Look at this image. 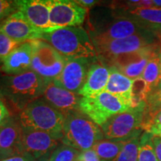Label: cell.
<instances>
[{
	"label": "cell",
	"mask_w": 161,
	"mask_h": 161,
	"mask_svg": "<svg viewBox=\"0 0 161 161\" xmlns=\"http://www.w3.org/2000/svg\"><path fill=\"white\" fill-rule=\"evenodd\" d=\"M80 153V151L61 143L52 153L49 161H76Z\"/></svg>",
	"instance_id": "484cf974"
},
{
	"label": "cell",
	"mask_w": 161,
	"mask_h": 161,
	"mask_svg": "<svg viewBox=\"0 0 161 161\" xmlns=\"http://www.w3.org/2000/svg\"><path fill=\"white\" fill-rule=\"evenodd\" d=\"M146 106V101H143L126 111L110 118L101 127L104 137L107 140H127L142 134Z\"/></svg>",
	"instance_id": "8992f818"
},
{
	"label": "cell",
	"mask_w": 161,
	"mask_h": 161,
	"mask_svg": "<svg viewBox=\"0 0 161 161\" xmlns=\"http://www.w3.org/2000/svg\"><path fill=\"white\" fill-rule=\"evenodd\" d=\"M17 11L42 34L56 30L50 22L48 0H17Z\"/></svg>",
	"instance_id": "9a60e30c"
},
{
	"label": "cell",
	"mask_w": 161,
	"mask_h": 161,
	"mask_svg": "<svg viewBox=\"0 0 161 161\" xmlns=\"http://www.w3.org/2000/svg\"><path fill=\"white\" fill-rule=\"evenodd\" d=\"M76 161H100L99 158L93 150L90 149L80 152Z\"/></svg>",
	"instance_id": "4dcf8cb0"
},
{
	"label": "cell",
	"mask_w": 161,
	"mask_h": 161,
	"mask_svg": "<svg viewBox=\"0 0 161 161\" xmlns=\"http://www.w3.org/2000/svg\"><path fill=\"white\" fill-rule=\"evenodd\" d=\"M0 31L21 43L29 40L40 39L43 35L19 11L0 23Z\"/></svg>",
	"instance_id": "e0dca14e"
},
{
	"label": "cell",
	"mask_w": 161,
	"mask_h": 161,
	"mask_svg": "<svg viewBox=\"0 0 161 161\" xmlns=\"http://www.w3.org/2000/svg\"><path fill=\"white\" fill-rule=\"evenodd\" d=\"M104 138L101 127L80 110L65 117L61 143L84 152L92 149L96 142Z\"/></svg>",
	"instance_id": "277c9868"
},
{
	"label": "cell",
	"mask_w": 161,
	"mask_h": 161,
	"mask_svg": "<svg viewBox=\"0 0 161 161\" xmlns=\"http://www.w3.org/2000/svg\"><path fill=\"white\" fill-rule=\"evenodd\" d=\"M82 96L56 86L53 82L46 86L41 98L64 116L80 110Z\"/></svg>",
	"instance_id": "2e32d148"
},
{
	"label": "cell",
	"mask_w": 161,
	"mask_h": 161,
	"mask_svg": "<svg viewBox=\"0 0 161 161\" xmlns=\"http://www.w3.org/2000/svg\"><path fill=\"white\" fill-rule=\"evenodd\" d=\"M19 153L31 154L36 160L51 154L61 144V140L47 132L23 129Z\"/></svg>",
	"instance_id": "7c38bea8"
},
{
	"label": "cell",
	"mask_w": 161,
	"mask_h": 161,
	"mask_svg": "<svg viewBox=\"0 0 161 161\" xmlns=\"http://www.w3.org/2000/svg\"><path fill=\"white\" fill-rule=\"evenodd\" d=\"M160 52V46L156 43L138 52L118 56L106 66L115 67L128 78L135 80L142 76L148 61Z\"/></svg>",
	"instance_id": "30bf717a"
},
{
	"label": "cell",
	"mask_w": 161,
	"mask_h": 161,
	"mask_svg": "<svg viewBox=\"0 0 161 161\" xmlns=\"http://www.w3.org/2000/svg\"><path fill=\"white\" fill-rule=\"evenodd\" d=\"M47 84L32 70L19 75H4L0 77V97L20 112L42 97Z\"/></svg>",
	"instance_id": "6da1fadb"
},
{
	"label": "cell",
	"mask_w": 161,
	"mask_h": 161,
	"mask_svg": "<svg viewBox=\"0 0 161 161\" xmlns=\"http://www.w3.org/2000/svg\"><path fill=\"white\" fill-rule=\"evenodd\" d=\"M109 68L110 77L104 91L132 102V88L134 80L123 75L115 67L110 66Z\"/></svg>",
	"instance_id": "44dd1931"
},
{
	"label": "cell",
	"mask_w": 161,
	"mask_h": 161,
	"mask_svg": "<svg viewBox=\"0 0 161 161\" xmlns=\"http://www.w3.org/2000/svg\"><path fill=\"white\" fill-rule=\"evenodd\" d=\"M34 46L31 70L51 83L59 75L64 69L66 58L43 40H32Z\"/></svg>",
	"instance_id": "ba28073f"
},
{
	"label": "cell",
	"mask_w": 161,
	"mask_h": 161,
	"mask_svg": "<svg viewBox=\"0 0 161 161\" xmlns=\"http://www.w3.org/2000/svg\"><path fill=\"white\" fill-rule=\"evenodd\" d=\"M75 1L76 3L86 9L90 8L98 3V1H95V0H75Z\"/></svg>",
	"instance_id": "e575fe53"
},
{
	"label": "cell",
	"mask_w": 161,
	"mask_h": 161,
	"mask_svg": "<svg viewBox=\"0 0 161 161\" xmlns=\"http://www.w3.org/2000/svg\"><path fill=\"white\" fill-rule=\"evenodd\" d=\"M158 37L152 32L137 34L124 39L92 41L96 49L98 60L107 65L110 60L125 54L138 52L158 43Z\"/></svg>",
	"instance_id": "52a82bcc"
},
{
	"label": "cell",
	"mask_w": 161,
	"mask_h": 161,
	"mask_svg": "<svg viewBox=\"0 0 161 161\" xmlns=\"http://www.w3.org/2000/svg\"><path fill=\"white\" fill-rule=\"evenodd\" d=\"M17 11V5L16 1L0 0V22L1 23Z\"/></svg>",
	"instance_id": "f1b7e54d"
},
{
	"label": "cell",
	"mask_w": 161,
	"mask_h": 161,
	"mask_svg": "<svg viewBox=\"0 0 161 161\" xmlns=\"http://www.w3.org/2000/svg\"><path fill=\"white\" fill-rule=\"evenodd\" d=\"M17 119L23 129L47 132L60 140L63 137L65 118L43 98L28 104Z\"/></svg>",
	"instance_id": "3957f363"
},
{
	"label": "cell",
	"mask_w": 161,
	"mask_h": 161,
	"mask_svg": "<svg viewBox=\"0 0 161 161\" xmlns=\"http://www.w3.org/2000/svg\"><path fill=\"white\" fill-rule=\"evenodd\" d=\"M40 40L49 43L66 59L98 60L90 35L81 26L65 27L43 34Z\"/></svg>",
	"instance_id": "7a4b0ae2"
},
{
	"label": "cell",
	"mask_w": 161,
	"mask_h": 161,
	"mask_svg": "<svg viewBox=\"0 0 161 161\" xmlns=\"http://www.w3.org/2000/svg\"><path fill=\"white\" fill-rule=\"evenodd\" d=\"M160 66H161V53H160ZM160 89H161V77H160V84H159V85H158V88H157V89H156L155 90H160ZM155 90H154V91H155Z\"/></svg>",
	"instance_id": "f35d334b"
},
{
	"label": "cell",
	"mask_w": 161,
	"mask_h": 161,
	"mask_svg": "<svg viewBox=\"0 0 161 161\" xmlns=\"http://www.w3.org/2000/svg\"><path fill=\"white\" fill-rule=\"evenodd\" d=\"M149 134H152L153 136H158L161 137V128H156V129L151 130Z\"/></svg>",
	"instance_id": "8d00e7d4"
},
{
	"label": "cell",
	"mask_w": 161,
	"mask_h": 161,
	"mask_svg": "<svg viewBox=\"0 0 161 161\" xmlns=\"http://www.w3.org/2000/svg\"><path fill=\"white\" fill-rule=\"evenodd\" d=\"M11 155L9 154V153L5 152V151L2 150L1 148H0V161H2L5 158H9V157H11Z\"/></svg>",
	"instance_id": "d590c367"
},
{
	"label": "cell",
	"mask_w": 161,
	"mask_h": 161,
	"mask_svg": "<svg viewBox=\"0 0 161 161\" xmlns=\"http://www.w3.org/2000/svg\"><path fill=\"white\" fill-rule=\"evenodd\" d=\"M92 63L86 59H66L64 69L53 83L63 89L78 94Z\"/></svg>",
	"instance_id": "4fadbf2b"
},
{
	"label": "cell",
	"mask_w": 161,
	"mask_h": 161,
	"mask_svg": "<svg viewBox=\"0 0 161 161\" xmlns=\"http://www.w3.org/2000/svg\"><path fill=\"white\" fill-rule=\"evenodd\" d=\"M146 111L143 122H147L161 109V89L151 92L146 99Z\"/></svg>",
	"instance_id": "4316f807"
},
{
	"label": "cell",
	"mask_w": 161,
	"mask_h": 161,
	"mask_svg": "<svg viewBox=\"0 0 161 161\" xmlns=\"http://www.w3.org/2000/svg\"><path fill=\"white\" fill-rule=\"evenodd\" d=\"M152 141L158 161H161V137L158 136H153Z\"/></svg>",
	"instance_id": "836d02e7"
},
{
	"label": "cell",
	"mask_w": 161,
	"mask_h": 161,
	"mask_svg": "<svg viewBox=\"0 0 161 161\" xmlns=\"http://www.w3.org/2000/svg\"><path fill=\"white\" fill-rule=\"evenodd\" d=\"M158 128H161V109L157 112L149 120L142 124V129L148 133Z\"/></svg>",
	"instance_id": "f546056e"
},
{
	"label": "cell",
	"mask_w": 161,
	"mask_h": 161,
	"mask_svg": "<svg viewBox=\"0 0 161 161\" xmlns=\"http://www.w3.org/2000/svg\"><path fill=\"white\" fill-rule=\"evenodd\" d=\"M133 104L130 101L103 91L97 95L83 97L80 102V110L102 127L112 116L122 114Z\"/></svg>",
	"instance_id": "5b68a950"
},
{
	"label": "cell",
	"mask_w": 161,
	"mask_h": 161,
	"mask_svg": "<svg viewBox=\"0 0 161 161\" xmlns=\"http://www.w3.org/2000/svg\"><path fill=\"white\" fill-rule=\"evenodd\" d=\"M21 43L0 31V61L3 62L12 52L21 45Z\"/></svg>",
	"instance_id": "83f0119b"
},
{
	"label": "cell",
	"mask_w": 161,
	"mask_h": 161,
	"mask_svg": "<svg viewBox=\"0 0 161 161\" xmlns=\"http://www.w3.org/2000/svg\"><path fill=\"white\" fill-rule=\"evenodd\" d=\"M109 77L110 68L96 60L90 65L85 82L78 94L83 97H90L104 91Z\"/></svg>",
	"instance_id": "d6986e66"
},
{
	"label": "cell",
	"mask_w": 161,
	"mask_h": 161,
	"mask_svg": "<svg viewBox=\"0 0 161 161\" xmlns=\"http://www.w3.org/2000/svg\"><path fill=\"white\" fill-rule=\"evenodd\" d=\"M51 154H47V155L43 157V158L37 159V161H49V157Z\"/></svg>",
	"instance_id": "74e56055"
},
{
	"label": "cell",
	"mask_w": 161,
	"mask_h": 161,
	"mask_svg": "<svg viewBox=\"0 0 161 161\" xmlns=\"http://www.w3.org/2000/svg\"><path fill=\"white\" fill-rule=\"evenodd\" d=\"M147 31H149L142 28L132 20L125 18L114 17V19L106 25L92 30L90 33V37L92 41H108L124 39Z\"/></svg>",
	"instance_id": "5bb4252c"
},
{
	"label": "cell",
	"mask_w": 161,
	"mask_h": 161,
	"mask_svg": "<svg viewBox=\"0 0 161 161\" xmlns=\"http://www.w3.org/2000/svg\"><path fill=\"white\" fill-rule=\"evenodd\" d=\"M127 140L103 139L96 142L92 150L96 153L100 161H113L122 151Z\"/></svg>",
	"instance_id": "7402d4cb"
},
{
	"label": "cell",
	"mask_w": 161,
	"mask_h": 161,
	"mask_svg": "<svg viewBox=\"0 0 161 161\" xmlns=\"http://www.w3.org/2000/svg\"><path fill=\"white\" fill-rule=\"evenodd\" d=\"M50 22L55 29L83 24L87 9L72 0H48Z\"/></svg>",
	"instance_id": "8fae6325"
},
{
	"label": "cell",
	"mask_w": 161,
	"mask_h": 161,
	"mask_svg": "<svg viewBox=\"0 0 161 161\" xmlns=\"http://www.w3.org/2000/svg\"><path fill=\"white\" fill-rule=\"evenodd\" d=\"M11 117L8 109L3 101L0 99V126L5 123Z\"/></svg>",
	"instance_id": "d6a6232c"
},
{
	"label": "cell",
	"mask_w": 161,
	"mask_h": 161,
	"mask_svg": "<svg viewBox=\"0 0 161 161\" xmlns=\"http://www.w3.org/2000/svg\"><path fill=\"white\" fill-rule=\"evenodd\" d=\"M160 53L153 57L148 61L143 73L141 76V78L146 82L148 95L154 91L160 84L161 77Z\"/></svg>",
	"instance_id": "603a6c76"
},
{
	"label": "cell",
	"mask_w": 161,
	"mask_h": 161,
	"mask_svg": "<svg viewBox=\"0 0 161 161\" xmlns=\"http://www.w3.org/2000/svg\"><path fill=\"white\" fill-rule=\"evenodd\" d=\"M140 135L127 140L122 151L113 161H138Z\"/></svg>",
	"instance_id": "cb8c5ba5"
},
{
	"label": "cell",
	"mask_w": 161,
	"mask_h": 161,
	"mask_svg": "<svg viewBox=\"0 0 161 161\" xmlns=\"http://www.w3.org/2000/svg\"><path fill=\"white\" fill-rule=\"evenodd\" d=\"M152 134L145 131L141 134L138 161H158L152 141Z\"/></svg>",
	"instance_id": "d4e9b609"
},
{
	"label": "cell",
	"mask_w": 161,
	"mask_h": 161,
	"mask_svg": "<svg viewBox=\"0 0 161 161\" xmlns=\"http://www.w3.org/2000/svg\"><path fill=\"white\" fill-rule=\"evenodd\" d=\"M23 130L17 119L11 117L0 126V148L11 156L20 154Z\"/></svg>",
	"instance_id": "ffe728a7"
},
{
	"label": "cell",
	"mask_w": 161,
	"mask_h": 161,
	"mask_svg": "<svg viewBox=\"0 0 161 161\" xmlns=\"http://www.w3.org/2000/svg\"><path fill=\"white\" fill-rule=\"evenodd\" d=\"M33 54L32 40L23 43L2 62V71L10 75H19L30 71L31 70Z\"/></svg>",
	"instance_id": "ac0fdd59"
},
{
	"label": "cell",
	"mask_w": 161,
	"mask_h": 161,
	"mask_svg": "<svg viewBox=\"0 0 161 161\" xmlns=\"http://www.w3.org/2000/svg\"><path fill=\"white\" fill-rule=\"evenodd\" d=\"M2 161H37V160L31 154H27V153H23V154L11 156L9 158L4 159Z\"/></svg>",
	"instance_id": "1f68e13d"
},
{
	"label": "cell",
	"mask_w": 161,
	"mask_h": 161,
	"mask_svg": "<svg viewBox=\"0 0 161 161\" xmlns=\"http://www.w3.org/2000/svg\"><path fill=\"white\" fill-rule=\"evenodd\" d=\"M111 10L114 17L130 19L158 37L161 36L160 8L128 7L123 2H117L113 4Z\"/></svg>",
	"instance_id": "9c48e42d"
}]
</instances>
